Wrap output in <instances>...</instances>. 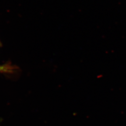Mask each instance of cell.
Instances as JSON below:
<instances>
[{
    "instance_id": "6da1fadb",
    "label": "cell",
    "mask_w": 126,
    "mask_h": 126,
    "mask_svg": "<svg viewBox=\"0 0 126 126\" xmlns=\"http://www.w3.org/2000/svg\"><path fill=\"white\" fill-rule=\"evenodd\" d=\"M5 67H0V71H4L5 70Z\"/></svg>"
}]
</instances>
